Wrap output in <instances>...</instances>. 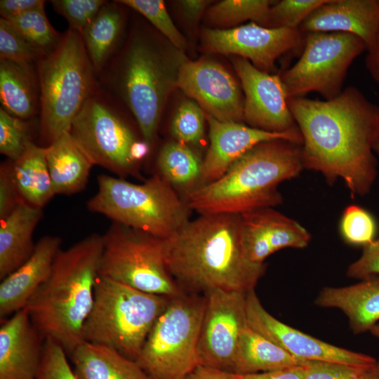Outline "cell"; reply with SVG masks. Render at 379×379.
Here are the masks:
<instances>
[{"mask_svg":"<svg viewBox=\"0 0 379 379\" xmlns=\"http://www.w3.org/2000/svg\"><path fill=\"white\" fill-rule=\"evenodd\" d=\"M0 102L1 108L20 119L39 114V84L32 64L0 60Z\"/></svg>","mask_w":379,"mask_h":379,"instance_id":"cell-25","label":"cell"},{"mask_svg":"<svg viewBox=\"0 0 379 379\" xmlns=\"http://www.w3.org/2000/svg\"><path fill=\"white\" fill-rule=\"evenodd\" d=\"M170 299L98 275L93 305L82 329L83 341L136 360Z\"/></svg>","mask_w":379,"mask_h":379,"instance_id":"cell-7","label":"cell"},{"mask_svg":"<svg viewBox=\"0 0 379 379\" xmlns=\"http://www.w3.org/2000/svg\"><path fill=\"white\" fill-rule=\"evenodd\" d=\"M46 147L55 194L71 195L84 190L93 164L70 133L62 134Z\"/></svg>","mask_w":379,"mask_h":379,"instance_id":"cell-26","label":"cell"},{"mask_svg":"<svg viewBox=\"0 0 379 379\" xmlns=\"http://www.w3.org/2000/svg\"><path fill=\"white\" fill-rule=\"evenodd\" d=\"M164 244L168 271L179 284L194 289L246 293L265 272V264L246 254L240 215H200Z\"/></svg>","mask_w":379,"mask_h":379,"instance_id":"cell-2","label":"cell"},{"mask_svg":"<svg viewBox=\"0 0 379 379\" xmlns=\"http://www.w3.org/2000/svg\"><path fill=\"white\" fill-rule=\"evenodd\" d=\"M309 361L295 357L248 324L239 338L232 372L244 375L304 366Z\"/></svg>","mask_w":379,"mask_h":379,"instance_id":"cell-28","label":"cell"},{"mask_svg":"<svg viewBox=\"0 0 379 379\" xmlns=\"http://www.w3.org/2000/svg\"><path fill=\"white\" fill-rule=\"evenodd\" d=\"M70 134L92 164L120 176L136 173L150 145L138 140L112 95L100 84L75 117Z\"/></svg>","mask_w":379,"mask_h":379,"instance_id":"cell-9","label":"cell"},{"mask_svg":"<svg viewBox=\"0 0 379 379\" xmlns=\"http://www.w3.org/2000/svg\"><path fill=\"white\" fill-rule=\"evenodd\" d=\"M366 43L345 32H312L305 34L299 60L280 76L287 99L317 92L325 100L343 91L349 67L362 53Z\"/></svg>","mask_w":379,"mask_h":379,"instance_id":"cell-12","label":"cell"},{"mask_svg":"<svg viewBox=\"0 0 379 379\" xmlns=\"http://www.w3.org/2000/svg\"><path fill=\"white\" fill-rule=\"evenodd\" d=\"M43 55L8 20L1 18L0 60L33 64Z\"/></svg>","mask_w":379,"mask_h":379,"instance_id":"cell-39","label":"cell"},{"mask_svg":"<svg viewBox=\"0 0 379 379\" xmlns=\"http://www.w3.org/2000/svg\"><path fill=\"white\" fill-rule=\"evenodd\" d=\"M205 297L170 299L136 359L152 379H182L198 366L197 347Z\"/></svg>","mask_w":379,"mask_h":379,"instance_id":"cell-10","label":"cell"},{"mask_svg":"<svg viewBox=\"0 0 379 379\" xmlns=\"http://www.w3.org/2000/svg\"><path fill=\"white\" fill-rule=\"evenodd\" d=\"M366 52V67L371 78L379 85V32Z\"/></svg>","mask_w":379,"mask_h":379,"instance_id":"cell-48","label":"cell"},{"mask_svg":"<svg viewBox=\"0 0 379 379\" xmlns=\"http://www.w3.org/2000/svg\"><path fill=\"white\" fill-rule=\"evenodd\" d=\"M7 20L43 55L55 49L62 39L47 18L44 8Z\"/></svg>","mask_w":379,"mask_h":379,"instance_id":"cell-33","label":"cell"},{"mask_svg":"<svg viewBox=\"0 0 379 379\" xmlns=\"http://www.w3.org/2000/svg\"><path fill=\"white\" fill-rule=\"evenodd\" d=\"M124 6L137 11L147 19L172 44L182 49L185 40L171 19L161 0H119Z\"/></svg>","mask_w":379,"mask_h":379,"instance_id":"cell-36","label":"cell"},{"mask_svg":"<svg viewBox=\"0 0 379 379\" xmlns=\"http://www.w3.org/2000/svg\"><path fill=\"white\" fill-rule=\"evenodd\" d=\"M373 152L379 157V130L373 144Z\"/></svg>","mask_w":379,"mask_h":379,"instance_id":"cell-50","label":"cell"},{"mask_svg":"<svg viewBox=\"0 0 379 379\" xmlns=\"http://www.w3.org/2000/svg\"><path fill=\"white\" fill-rule=\"evenodd\" d=\"M176 86L220 121L244 120V98L237 81L219 64L208 60L181 61Z\"/></svg>","mask_w":379,"mask_h":379,"instance_id":"cell-17","label":"cell"},{"mask_svg":"<svg viewBox=\"0 0 379 379\" xmlns=\"http://www.w3.org/2000/svg\"><path fill=\"white\" fill-rule=\"evenodd\" d=\"M36 379H79L68 362L65 350L51 338H45Z\"/></svg>","mask_w":379,"mask_h":379,"instance_id":"cell-42","label":"cell"},{"mask_svg":"<svg viewBox=\"0 0 379 379\" xmlns=\"http://www.w3.org/2000/svg\"><path fill=\"white\" fill-rule=\"evenodd\" d=\"M46 154V147L32 141L22 155L13 161V178L22 201L39 208L56 195Z\"/></svg>","mask_w":379,"mask_h":379,"instance_id":"cell-29","label":"cell"},{"mask_svg":"<svg viewBox=\"0 0 379 379\" xmlns=\"http://www.w3.org/2000/svg\"><path fill=\"white\" fill-rule=\"evenodd\" d=\"M42 215V208L21 201L4 220H1V281L32 254L35 247L33 233Z\"/></svg>","mask_w":379,"mask_h":379,"instance_id":"cell-24","label":"cell"},{"mask_svg":"<svg viewBox=\"0 0 379 379\" xmlns=\"http://www.w3.org/2000/svg\"><path fill=\"white\" fill-rule=\"evenodd\" d=\"M46 1L1 0L0 14L2 18L11 20L29 11L44 8Z\"/></svg>","mask_w":379,"mask_h":379,"instance_id":"cell-45","label":"cell"},{"mask_svg":"<svg viewBox=\"0 0 379 379\" xmlns=\"http://www.w3.org/2000/svg\"><path fill=\"white\" fill-rule=\"evenodd\" d=\"M102 250V235L95 233L60 250L50 275L25 307L43 337L55 341L67 354L83 342Z\"/></svg>","mask_w":379,"mask_h":379,"instance_id":"cell-3","label":"cell"},{"mask_svg":"<svg viewBox=\"0 0 379 379\" xmlns=\"http://www.w3.org/2000/svg\"><path fill=\"white\" fill-rule=\"evenodd\" d=\"M287 102L302 138L303 168L321 173L329 183L343 180L353 198L368 194L378 171L373 144L379 106L354 86L329 100Z\"/></svg>","mask_w":379,"mask_h":379,"instance_id":"cell-1","label":"cell"},{"mask_svg":"<svg viewBox=\"0 0 379 379\" xmlns=\"http://www.w3.org/2000/svg\"><path fill=\"white\" fill-rule=\"evenodd\" d=\"M70 357L79 379H152L135 360L105 346L83 341Z\"/></svg>","mask_w":379,"mask_h":379,"instance_id":"cell-27","label":"cell"},{"mask_svg":"<svg viewBox=\"0 0 379 379\" xmlns=\"http://www.w3.org/2000/svg\"><path fill=\"white\" fill-rule=\"evenodd\" d=\"M102 241L99 275L168 298L185 293L168 270L164 239L114 222Z\"/></svg>","mask_w":379,"mask_h":379,"instance_id":"cell-11","label":"cell"},{"mask_svg":"<svg viewBox=\"0 0 379 379\" xmlns=\"http://www.w3.org/2000/svg\"><path fill=\"white\" fill-rule=\"evenodd\" d=\"M242 242L248 258L264 264L276 251L303 248L310 241L309 232L295 220L275 211L263 208L240 215Z\"/></svg>","mask_w":379,"mask_h":379,"instance_id":"cell-19","label":"cell"},{"mask_svg":"<svg viewBox=\"0 0 379 379\" xmlns=\"http://www.w3.org/2000/svg\"><path fill=\"white\" fill-rule=\"evenodd\" d=\"M22 201L13 173V161L7 160L0 166V220H4Z\"/></svg>","mask_w":379,"mask_h":379,"instance_id":"cell-43","label":"cell"},{"mask_svg":"<svg viewBox=\"0 0 379 379\" xmlns=\"http://www.w3.org/2000/svg\"><path fill=\"white\" fill-rule=\"evenodd\" d=\"M328 0H282L270 8L268 28H299L317 8Z\"/></svg>","mask_w":379,"mask_h":379,"instance_id":"cell-38","label":"cell"},{"mask_svg":"<svg viewBox=\"0 0 379 379\" xmlns=\"http://www.w3.org/2000/svg\"><path fill=\"white\" fill-rule=\"evenodd\" d=\"M205 301L197 347L198 366L233 373L239 338L248 325L246 293L210 289Z\"/></svg>","mask_w":379,"mask_h":379,"instance_id":"cell-13","label":"cell"},{"mask_svg":"<svg viewBox=\"0 0 379 379\" xmlns=\"http://www.w3.org/2000/svg\"><path fill=\"white\" fill-rule=\"evenodd\" d=\"M62 240L44 236L35 244L31 256L0 284V318L25 307L27 302L51 274Z\"/></svg>","mask_w":379,"mask_h":379,"instance_id":"cell-22","label":"cell"},{"mask_svg":"<svg viewBox=\"0 0 379 379\" xmlns=\"http://www.w3.org/2000/svg\"><path fill=\"white\" fill-rule=\"evenodd\" d=\"M301 145L285 140L261 142L218 180L190 190L185 203L200 215L236 214L282 202L279 185L302 170Z\"/></svg>","mask_w":379,"mask_h":379,"instance_id":"cell-4","label":"cell"},{"mask_svg":"<svg viewBox=\"0 0 379 379\" xmlns=\"http://www.w3.org/2000/svg\"><path fill=\"white\" fill-rule=\"evenodd\" d=\"M185 15L190 20H197L210 4L211 1L184 0L178 1Z\"/></svg>","mask_w":379,"mask_h":379,"instance_id":"cell-49","label":"cell"},{"mask_svg":"<svg viewBox=\"0 0 379 379\" xmlns=\"http://www.w3.org/2000/svg\"><path fill=\"white\" fill-rule=\"evenodd\" d=\"M166 53L152 35L136 32L98 74L100 86L114 93L130 109L150 146L168 96L176 86L178 70L171 67Z\"/></svg>","mask_w":379,"mask_h":379,"instance_id":"cell-5","label":"cell"},{"mask_svg":"<svg viewBox=\"0 0 379 379\" xmlns=\"http://www.w3.org/2000/svg\"><path fill=\"white\" fill-rule=\"evenodd\" d=\"M117 1L107 3L81 33L93 66L98 74L114 55L124 24Z\"/></svg>","mask_w":379,"mask_h":379,"instance_id":"cell-30","label":"cell"},{"mask_svg":"<svg viewBox=\"0 0 379 379\" xmlns=\"http://www.w3.org/2000/svg\"><path fill=\"white\" fill-rule=\"evenodd\" d=\"M248 326L295 357L366 366L376 363L373 357L333 345L282 323L262 306L254 290L246 293Z\"/></svg>","mask_w":379,"mask_h":379,"instance_id":"cell-15","label":"cell"},{"mask_svg":"<svg viewBox=\"0 0 379 379\" xmlns=\"http://www.w3.org/2000/svg\"><path fill=\"white\" fill-rule=\"evenodd\" d=\"M370 332L373 335L379 339V324H375L371 330Z\"/></svg>","mask_w":379,"mask_h":379,"instance_id":"cell-51","label":"cell"},{"mask_svg":"<svg viewBox=\"0 0 379 379\" xmlns=\"http://www.w3.org/2000/svg\"><path fill=\"white\" fill-rule=\"evenodd\" d=\"M299 28H268L254 22L228 29H206L204 41L213 52L234 54L270 73L282 55L303 46Z\"/></svg>","mask_w":379,"mask_h":379,"instance_id":"cell-14","label":"cell"},{"mask_svg":"<svg viewBox=\"0 0 379 379\" xmlns=\"http://www.w3.org/2000/svg\"><path fill=\"white\" fill-rule=\"evenodd\" d=\"M29 120L14 117L0 108V152L15 161L32 142Z\"/></svg>","mask_w":379,"mask_h":379,"instance_id":"cell-34","label":"cell"},{"mask_svg":"<svg viewBox=\"0 0 379 379\" xmlns=\"http://www.w3.org/2000/svg\"><path fill=\"white\" fill-rule=\"evenodd\" d=\"M171 131L178 142L185 144L199 142L204 132V113L194 102H183L176 111Z\"/></svg>","mask_w":379,"mask_h":379,"instance_id":"cell-40","label":"cell"},{"mask_svg":"<svg viewBox=\"0 0 379 379\" xmlns=\"http://www.w3.org/2000/svg\"><path fill=\"white\" fill-rule=\"evenodd\" d=\"M307 365L247 374L242 379H304Z\"/></svg>","mask_w":379,"mask_h":379,"instance_id":"cell-46","label":"cell"},{"mask_svg":"<svg viewBox=\"0 0 379 379\" xmlns=\"http://www.w3.org/2000/svg\"><path fill=\"white\" fill-rule=\"evenodd\" d=\"M107 1L103 0H54L53 9L64 17L69 29L80 34L98 14Z\"/></svg>","mask_w":379,"mask_h":379,"instance_id":"cell-41","label":"cell"},{"mask_svg":"<svg viewBox=\"0 0 379 379\" xmlns=\"http://www.w3.org/2000/svg\"><path fill=\"white\" fill-rule=\"evenodd\" d=\"M242 377L234 373L197 366L182 379H242Z\"/></svg>","mask_w":379,"mask_h":379,"instance_id":"cell-47","label":"cell"},{"mask_svg":"<svg viewBox=\"0 0 379 379\" xmlns=\"http://www.w3.org/2000/svg\"><path fill=\"white\" fill-rule=\"evenodd\" d=\"M209 125L210 147L202 161L201 179L206 183L221 176L241 156L255 145L266 141L285 140L301 145L298 133H272L240 122L220 121L206 116Z\"/></svg>","mask_w":379,"mask_h":379,"instance_id":"cell-18","label":"cell"},{"mask_svg":"<svg viewBox=\"0 0 379 379\" xmlns=\"http://www.w3.org/2000/svg\"><path fill=\"white\" fill-rule=\"evenodd\" d=\"M158 166L170 184L189 186L201 178L202 161L185 145L169 142L161 149Z\"/></svg>","mask_w":379,"mask_h":379,"instance_id":"cell-31","label":"cell"},{"mask_svg":"<svg viewBox=\"0 0 379 379\" xmlns=\"http://www.w3.org/2000/svg\"><path fill=\"white\" fill-rule=\"evenodd\" d=\"M304 379H379V361L360 366L310 361L306 366Z\"/></svg>","mask_w":379,"mask_h":379,"instance_id":"cell-37","label":"cell"},{"mask_svg":"<svg viewBox=\"0 0 379 379\" xmlns=\"http://www.w3.org/2000/svg\"><path fill=\"white\" fill-rule=\"evenodd\" d=\"M45 338L23 308L0 327V379H36Z\"/></svg>","mask_w":379,"mask_h":379,"instance_id":"cell-20","label":"cell"},{"mask_svg":"<svg viewBox=\"0 0 379 379\" xmlns=\"http://www.w3.org/2000/svg\"><path fill=\"white\" fill-rule=\"evenodd\" d=\"M93 213L114 222L166 239L189 220L190 209L164 178L155 175L142 184L102 174L98 192L87 202Z\"/></svg>","mask_w":379,"mask_h":379,"instance_id":"cell-8","label":"cell"},{"mask_svg":"<svg viewBox=\"0 0 379 379\" xmlns=\"http://www.w3.org/2000/svg\"><path fill=\"white\" fill-rule=\"evenodd\" d=\"M304 34L345 32L360 37L368 49L379 32V0H328L300 25Z\"/></svg>","mask_w":379,"mask_h":379,"instance_id":"cell-21","label":"cell"},{"mask_svg":"<svg viewBox=\"0 0 379 379\" xmlns=\"http://www.w3.org/2000/svg\"><path fill=\"white\" fill-rule=\"evenodd\" d=\"M40 90L39 134L44 147L72 124L99 85L79 32L69 29L58 46L36 61Z\"/></svg>","mask_w":379,"mask_h":379,"instance_id":"cell-6","label":"cell"},{"mask_svg":"<svg viewBox=\"0 0 379 379\" xmlns=\"http://www.w3.org/2000/svg\"><path fill=\"white\" fill-rule=\"evenodd\" d=\"M315 304L341 310L355 334L370 331L379 321V276L343 287H324Z\"/></svg>","mask_w":379,"mask_h":379,"instance_id":"cell-23","label":"cell"},{"mask_svg":"<svg viewBox=\"0 0 379 379\" xmlns=\"http://www.w3.org/2000/svg\"><path fill=\"white\" fill-rule=\"evenodd\" d=\"M347 275L361 280L379 276V238L363 246L361 256L349 266Z\"/></svg>","mask_w":379,"mask_h":379,"instance_id":"cell-44","label":"cell"},{"mask_svg":"<svg viewBox=\"0 0 379 379\" xmlns=\"http://www.w3.org/2000/svg\"><path fill=\"white\" fill-rule=\"evenodd\" d=\"M340 231L348 244L364 246L375 239L377 225L368 211L352 204L347 206L343 213Z\"/></svg>","mask_w":379,"mask_h":379,"instance_id":"cell-35","label":"cell"},{"mask_svg":"<svg viewBox=\"0 0 379 379\" xmlns=\"http://www.w3.org/2000/svg\"><path fill=\"white\" fill-rule=\"evenodd\" d=\"M269 0H225L208 11V18L218 25H236L247 20L262 27H267L271 6Z\"/></svg>","mask_w":379,"mask_h":379,"instance_id":"cell-32","label":"cell"},{"mask_svg":"<svg viewBox=\"0 0 379 379\" xmlns=\"http://www.w3.org/2000/svg\"><path fill=\"white\" fill-rule=\"evenodd\" d=\"M233 64L244 92V121L272 133L300 132L280 77L258 69L243 58H236Z\"/></svg>","mask_w":379,"mask_h":379,"instance_id":"cell-16","label":"cell"}]
</instances>
